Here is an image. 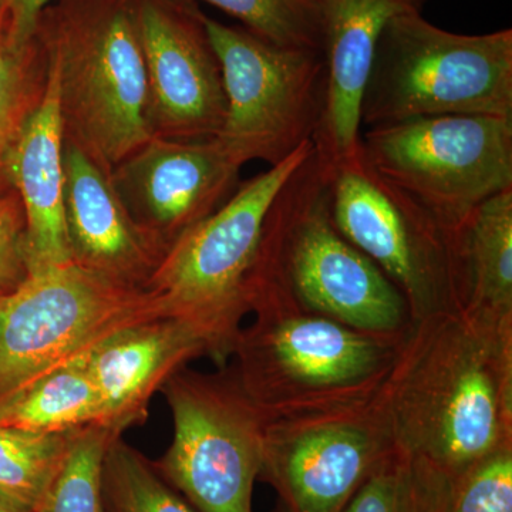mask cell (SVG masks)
<instances>
[{
    "mask_svg": "<svg viewBox=\"0 0 512 512\" xmlns=\"http://www.w3.org/2000/svg\"><path fill=\"white\" fill-rule=\"evenodd\" d=\"M375 402L394 446L454 483L512 446V318L458 309L413 322Z\"/></svg>",
    "mask_w": 512,
    "mask_h": 512,
    "instance_id": "cell-1",
    "label": "cell"
},
{
    "mask_svg": "<svg viewBox=\"0 0 512 512\" xmlns=\"http://www.w3.org/2000/svg\"><path fill=\"white\" fill-rule=\"evenodd\" d=\"M261 291L282 293L306 311L375 335L403 336L413 325L399 289L336 228L325 161L315 147L269 208L252 301Z\"/></svg>",
    "mask_w": 512,
    "mask_h": 512,
    "instance_id": "cell-2",
    "label": "cell"
},
{
    "mask_svg": "<svg viewBox=\"0 0 512 512\" xmlns=\"http://www.w3.org/2000/svg\"><path fill=\"white\" fill-rule=\"evenodd\" d=\"M251 313L254 322L235 340L232 372L268 419L370 402L404 336L350 328L274 291L256 293Z\"/></svg>",
    "mask_w": 512,
    "mask_h": 512,
    "instance_id": "cell-3",
    "label": "cell"
},
{
    "mask_svg": "<svg viewBox=\"0 0 512 512\" xmlns=\"http://www.w3.org/2000/svg\"><path fill=\"white\" fill-rule=\"evenodd\" d=\"M35 36L56 73L64 138L111 171L153 137L134 0H57Z\"/></svg>",
    "mask_w": 512,
    "mask_h": 512,
    "instance_id": "cell-4",
    "label": "cell"
},
{
    "mask_svg": "<svg viewBox=\"0 0 512 512\" xmlns=\"http://www.w3.org/2000/svg\"><path fill=\"white\" fill-rule=\"evenodd\" d=\"M312 147L306 144L239 184L222 207L168 249L146 285L157 316L194 326L220 365L232 356L242 320L251 315L252 275L269 208Z\"/></svg>",
    "mask_w": 512,
    "mask_h": 512,
    "instance_id": "cell-5",
    "label": "cell"
},
{
    "mask_svg": "<svg viewBox=\"0 0 512 512\" xmlns=\"http://www.w3.org/2000/svg\"><path fill=\"white\" fill-rule=\"evenodd\" d=\"M436 116L512 117V30L461 35L423 13L387 23L370 66L360 123Z\"/></svg>",
    "mask_w": 512,
    "mask_h": 512,
    "instance_id": "cell-6",
    "label": "cell"
},
{
    "mask_svg": "<svg viewBox=\"0 0 512 512\" xmlns=\"http://www.w3.org/2000/svg\"><path fill=\"white\" fill-rule=\"evenodd\" d=\"M220 62L227 116L215 140L241 165L284 163L312 143L328 101L320 50L276 46L204 15Z\"/></svg>",
    "mask_w": 512,
    "mask_h": 512,
    "instance_id": "cell-7",
    "label": "cell"
},
{
    "mask_svg": "<svg viewBox=\"0 0 512 512\" xmlns=\"http://www.w3.org/2000/svg\"><path fill=\"white\" fill-rule=\"evenodd\" d=\"M360 153L384 181L454 229L512 188V117H419L367 128Z\"/></svg>",
    "mask_w": 512,
    "mask_h": 512,
    "instance_id": "cell-8",
    "label": "cell"
},
{
    "mask_svg": "<svg viewBox=\"0 0 512 512\" xmlns=\"http://www.w3.org/2000/svg\"><path fill=\"white\" fill-rule=\"evenodd\" d=\"M150 318L160 316L146 289L117 284L74 262L28 274L0 295V397Z\"/></svg>",
    "mask_w": 512,
    "mask_h": 512,
    "instance_id": "cell-9",
    "label": "cell"
},
{
    "mask_svg": "<svg viewBox=\"0 0 512 512\" xmlns=\"http://www.w3.org/2000/svg\"><path fill=\"white\" fill-rule=\"evenodd\" d=\"M161 392L174 421L173 443L153 461L161 477L198 512H252L268 417L232 369L208 375L185 366Z\"/></svg>",
    "mask_w": 512,
    "mask_h": 512,
    "instance_id": "cell-10",
    "label": "cell"
},
{
    "mask_svg": "<svg viewBox=\"0 0 512 512\" xmlns=\"http://www.w3.org/2000/svg\"><path fill=\"white\" fill-rule=\"evenodd\" d=\"M323 161L336 228L399 289L413 322L458 311L454 229L379 177L360 150L343 160Z\"/></svg>",
    "mask_w": 512,
    "mask_h": 512,
    "instance_id": "cell-11",
    "label": "cell"
},
{
    "mask_svg": "<svg viewBox=\"0 0 512 512\" xmlns=\"http://www.w3.org/2000/svg\"><path fill=\"white\" fill-rule=\"evenodd\" d=\"M396 448L373 397L328 412L268 419L258 480L288 512H342Z\"/></svg>",
    "mask_w": 512,
    "mask_h": 512,
    "instance_id": "cell-12",
    "label": "cell"
},
{
    "mask_svg": "<svg viewBox=\"0 0 512 512\" xmlns=\"http://www.w3.org/2000/svg\"><path fill=\"white\" fill-rule=\"evenodd\" d=\"M153 137L212 140L227 116L218 57L191 0H134Z\"/></svg>",
    "mask_w": 512,
    "mask_h": 512,
    "instance_id": "cell-13",
    "label": "cell"
},
{
    "mask_svg": "<svg viewBox=\"0 0 512 512\" xmlns=\"http://www.w3.org/2000/svg\"><path fill=\"white\" fill-rule=\"evenodd\" d=\"M241 165L215 138L151 137L116 167L114 190L134 221L170 249L237 191Z\"/></svg>",
    "mask_w": 512,
    "mask_h": 512,
    "instance_id": "cell-14",
    "label": "cell"
},
{
    "mask_svg": "<svg viewBox=\"0 0 512 512\" xmlns=\"http://www.w3.org/2000/svg\"><path fill=\"white\" fill-rule=\"evenodd\" d=\"M64 218L74 264L146 289L167 248L128 214L110 171L64 138Z\"/></svg>",
    "mask_w": 512,
    "mask_h": 512,
    "instance_id": "cell-15",
    "label": "cell"
},
{
    "mask_svg": "<svg viewBox=\"0 0 512 512\" xmlns=\"http://www.w3.org/2000/svg\"><path fill=\"white\" fill-rule=\"evenodd\" d=\"M101 403V426L120 434L144 423L154 394L207 343L181 319L150 318L111 333L83 353Z\"/></svg>",
    "mask_w": 512,
    "mask_h": 512,
    "instance_id": "cell-16",
    "label": "cell"
},
{
    "mask_svg": "<svg viewBox=\"0 0 512 512\" xmlns=\"http://www.w3.org/2000/svg\"><path fill=\"white\" fill-rule=\"evenodd\" d=\"M328 69V101L313 147L338 161L360 150V100L387 23L423 13L430 0H312Z\"/></svg>",
    "mask_w": 512,
    "mask_h": 512,
    "instance_id": "cell-17",
    "label": "cell"
},
{
    "mask_svg": "<svg viewBox=\"0 0 512 512\" xmlns=\"http://www.w3.org/2000/svg\"><path fill=\"white\" fill-rule=\"evenodd\" d=\"M63 144L56 73L49 62L45 96L9 161L10 183L25 210L28 274L73 262L64 218Z\"/></svg>",
    "mask_w": 512,
    "mask_h": 512,
    "instance_id": "cell-18",
    "label": "cell"
},
{
    "mask_svg": "<svg viewBox=\"0 0 512 512\" xmlns=\"http://www.w3.org/2000/svg\"><path fill=\"white\" fill-rule=\"evenodd\" d=\"M453 241L461 311L512 318V188L478 205Z\"/></svg>",
    "mask_w": 512,
    "mask_h": 512,
    "instance_id": "cell-19",
    "label": "cell"
},
{
    "mask_svg": "<svg viewBox=\"0 0 512 512\" xmlns=\"http://www.w3.org/2000/svg\"><path fill=\"white\" fill-rule=\"evenodd\" d=\"M100 424L101 403L83 356L0 397V426L70 433Z\"/></svg>",
    "mask_w": 512,
    "mask_h": 512,
    "instance_id": "cell-20",
    "label": "cell"
},
{
    "mask_svg": "<svg viewBox=\"0 0 512 512\" xmlns=\"http://www.w3.org/2000/svg\"><path fill=\"white\" fill-rule=\"evenodd\" d=\"M451 493L446 474L394 448L342 512H446Z\"/></svg>",
    "mask_w": 512,
    "mask_h": 512,
    "instance_id": "cell-21",
    "label": "cell"
},
{
    "mask_svg": "<svg viewBox=\"0 0 512 512\" xmlns=\"http://www.w3.org/2000/svg\"><path fill=\"white\" fill-rule=\"evenodd\" d=\"M77 431L36 433L0 426V500L19 510L36 512Z\"/></svg>",
    "mask_w": 512,
    "mask_h": 512,
    "instance_id": "cell-22",
    "label": "cell"
},
{
    "mask_svg": "<svg viewBox=\"0 0 512 512\" xmlns=\"http://www.w3.org/2000/svg\"><path fill=\"white\" fill-rule=\"evenodd\" d=\"M49 57L37 37L22 52L9 49L0 9V197L13 192L9 161L20 134L45 96Z\"/></svg>",
    "mask_w": 512,
    "mask_h": 512,
    "instance_id": "cell-23",
    "label": "cell"
},
{
    "mask_svg": "<svg viewBox=\"0 0 512 512\" xmlns=\"http://www.w3.org/2000/svg\"><path fill=\"white\" fill-rule=\"evenodd\" d=\"M101 500L104 512H198L121 436L104 454Z\"/></svg>",
    "mask_w": 512,
    "mask_h": 512,
    "instance_id": "cell-24",
    "label": "cell"
},
{
    "mask_svg": "<svg viewBox=\"0 0 512 512\" xmlns=\"http://www.w3.org/2000/svg\"><path fill=\"white\" fill-rule=\"evenodd\" d=\"M100 424L74 434L66 460L36 512H104L101 466L114 437Z\"/></svg>",
    "mask_w": 512,
    "mask_h": 512,
    "instance_id": "cell-25",
    "label": "cell"
},
{
    "mask_svg": "<svg viewBox=\"0 0 512 512\" xmlns=\"http://www.w3.org/2000/svg\"><path fill=\"white\" fill-rule=\"evenodd\" d=\"M200 2V0H191ZM242 23L252 35L276 46L320 50L319 16L312 0H201Z\"/></svg>",
    "mask_w": 512,
    "mask_h": 512,
    "instance_id": "cell-26",
    "label": "cell"
},
{
    "mask_svg": "<svg viewBox=\"0 0 512 512\" xmlns=\"http://www.w3.org/2000/svg\"><path fill=\"white\" fill-rule=\"evenodd\" d=\"M446 512H512V446L494 451L454 481Z\"/></svg>",
    "mask_w": 512,
    "mask_h": 512,
    "instance_id": "cell-27",
    "label": "cell"
},
{
    "mask_svg": "<svg viewBox=\"0 0 512 512\" xmlns=\"http://www.w3.org/2000/svg\"><path fill=\"white\" fill-rule=\"evenodd\" d=\"M26 218L15 191L0 197V295L18 288L26 276Z\"/></svg>",
    "mask_w": 512,
    "mask_h": 512,
    "instance_id": "cell-28",
    "label": "cell"
},
{
    "mask_svg": "<svg viewBox=\"0 0 512 512\" xmlns=\"http://www.w3.org/2000/svg\"><path fill=\"white\" fill-rule=\"evenodd\" d=\"M55 0H0L5 10V39L9 49L22 52L35 37L43 10Z\"/></svg>",
    "mask_w": 512,
    "mask_h": 512,
    "instance_id": "cell-29",
    "label": "cell"
},
{
    "mask_svg": "<svg viewBox=\"0 0 512 512\" xmlns=\"http://www.w3.org/2000/svg\"><path fill=\"white\" fill-rule=\"evenodd\" d=\"M0 512H26V511L19 510V508L13 507V505L6 503V501L0 500Z\"/></svg>",
    "mask_w": 512,
    "mask_h": 512,
    "instance_id": "cell-30",
    "label": "cell"
},
{
    "mask_svg": "<svg viewBox=\"0 0 512 512\" xmlns=\"http://www.w3.org/2000/svg\"><path fill=\"white\" fill-rule=\"evenodd\" d=\"M0 9H2V8H0Z\"/></svg>",
    "mask_w": 512,
    "mask_h": 512,
    "instance_id": "cell-31",
    "label": "cell"
}]
</instances>
